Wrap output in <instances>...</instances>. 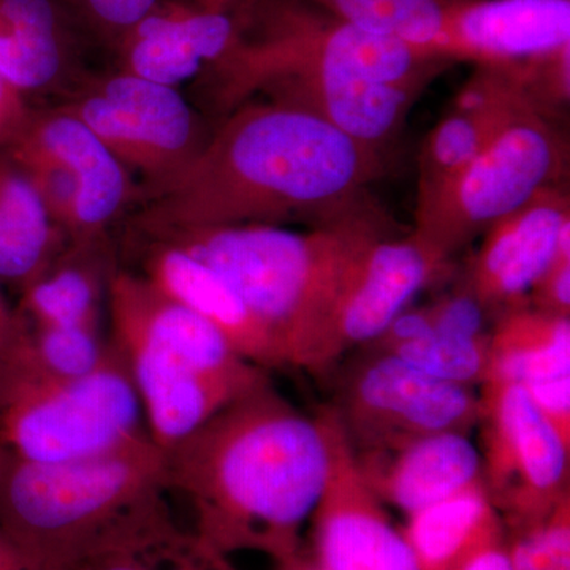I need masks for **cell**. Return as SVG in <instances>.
<instances>
[{"instance_id":"cell-36","label":"cell","mask_w":570,"mask_h":570,"mask_svg":"<svg viewBox=\"0 0 570 570\" xmlns=\"http://www.w3.org/2000/svg\"><path fill=\"white\" fill-rule=\"evenodd\" d=\"M450 570H512L505 535L480 547Z\"/></svg>"},{"instance_id":"cell-7","label":"cell","mask_w":570,"mask_h":570,"mask_svg":"<svg viewBox=\"0 0 570 570\" xmlns=\"http://www.w3.org/2000/svg\"><path fill=\"white\" fill-rule=\"evenodd\" d=\"M568 168L561 126L523 104L449 189L414 213L412 235L450 262L540 190L568 183Z\"/></svg>"},{"instance_id":"cell-5","label":"cell","mask_w":570,"mask_h":570,"mask_svg":"<svg viewBox=\"0 0 570 570\" xmlns=\"http://www.w3.org/2000/svg\"><path fill=\"white\" fill-rule=\"evenodd\" d=\"M453 63L377 36L299 0H246L234 50L209 70L225 115L276 86L307 78H360L425 89Z\"/></svg>"},{"instance_id":"cell-17","label":"cell","mask_w":570,"mask_h":570,"mask_svg":"<svg viewBox=\"0 0 570 570\" xmlns=\"http://www.w3.org/2000/svg\"><path fill=\"white\" fill-rule=\"evenodd\" d=\"M449 264L412 232L377 239L341 303L326 367L335 366L347 352L373 343L393 318L411 307L420 292L442 276Z\"/></svg>"},{"instance_id":"cell-37","label":"cell","mask_w":570,"mask_h":570,"mask_svg":"<svg viewBox=\"0 0 570 570\" xmlns=\"http://www.w3.org/2000/svg\"><path fill=\"white\" fill-rule=\"evenodd\" d=\"M0 570H47L0 531Z\"/></svg>"},{"instance_id":"cell-13","label":"cell","mask_w":570,"mask_h":570,"mask_svg":"<svg viewBox=\"0 0 570 570\" xmlns=\"http://www.w3.org/2000/svg\"><path fill=\"white\" fill-rule=\"evenodd\" d=\"M568 234V183L554 184L480 236L482 242L469 261L461 284L494 321L530 306L532 287L547 272Z\"/></svg>"},{"instance_id":"cell-23","label":"cell","mask_w":570,"mask_h":570,"mask_svg":"<svg viewBox=\"0 0 570 570\" xmlns=\"http://www.w3.org/2000/svg\"><path fill=\"white\" fill-rule=\"evenodd\" d=\"M66 63L52 0H0V78L22 96L51 88Z\"/></svg>"},{"instance_id":"cell-33","label":"cell","mask_w":570,"mask_h":570,"mask_svg":"<svg viewBox=\"0 0 570 570\" xmlns=\"http://www.w3.org/2000/svg\"><path fill=\"white\" fill-rule=\"evenodd\" d=\"M539 414L570 449V373L521 385Z\"/></svg>"},{"instance_id":"cell-30","label":"cell","mask_w":570,"mask_h":570,"mask_svg":"<svg viewBox=\"0 0 570 570\" xmlns=\"http://www.w3.org/2000/svg\"><path fill=\"white\" fill-rule=\"evenodd\" d=\"M512 69L531 107L560 126L570 104V45Z\"/></svg>"},{"instance_id":"cell-38","label":"cell","mask_w":570,"mask_h":570,"mask_svg":"<svg viewBox=\"0 0 570 570\" xmlns=\"http://www.w3.org/2000/svg\"><path fill=\"white\" fill-rule=\"evenodd\" d=\"M18 328H20V318L17 316V311L11 309L0 291V356L6 354L7 348L13 343Z\"/></svg>"},{"instance_id":"cell-32","label":"cell","mask_w":570,"mask_h":570,"mask_svg":"<svg viewBox=\"0 0 570 570\" xmlns=\"http://www.w3.org/2000/svg\"><path fill=\"white\" fill-rule=\"evenodd\" d=\"M528 305L550 316L570 318V234L562 238L553 262L532 287Z\"/></svg>"},{"instance_id":"cell-6","label":"cell","mask_w":570,"mask_h":570,"mask_svg":"<svg viewBox=\"0 0 570 570\" xmlns=\"http://www.w3.org/2000/svg\"><path fill=\"white\" fill-rule=\"evenodd\" d=\"M148 436L140 397L112 347L105 365L52 379L0 365V445L14 459L63 463Z\"/></svg>"},{"instance_id":"cell-1","label":"cell","mask_w":570,"mask_h":570,"mask_svg":"<svg viewBox=\"0 0 570 570\" xmlns=\"http://www.w3.org/2000/svg\"><path fill=\"white\" fill-rule=\"evenodd\" d=\"M387 156L291 105L247 102L183 168L135 202L142 239L232 225L336 223L376 204L370 186Z\"/></svg>"},{"instance_id":"cell-16","label":"cell","mask_w":570,"mask_h":570,"mask_svg":"<svg viewBox=\"0 0 570 570\" xmlns=\"http://www.w3.org/2000/svg\"><path fill=\"white\" fill-rule=\"evenodd\" d=\"M570 45V0H468L449 11L431 55L517 67Z\"/></svg>"},{"instance_id":"cell-19","label":"cell","mask_w":570,"mask_h":570,"mask_svg":"<svg viewBox=\"0 0 570 570\" xmlns=\"http://www.w3.org/2000/svg\"><path fill=\"white\" fill-rule=\"evenodd\" d=\"M355 459L371 491L406 515L482 480L479 449L464 433L431 434L397 448L355 452Z\"/></svg>"},{"instance_id":"cell-29","label":"cell","mask_w":570,"mask_h":570,"mask_svg":"<svg viewBox=\"0 0 570 570\" xmlns=\"http://www.w3.org/2000/svg\"><path fill=\"white\" fill-rule=\"evenodd\" d=\"M512 570H570V494L549 515L505 531Z\"/></svg>"},{"instance_id":"cell-10","label":"cell","mask_w":570,"mask_h":570,"mask_svg":"<svg viewBox=\"0 0 570 570\" xmlns=\"http://www.w3.org/2000/svg\"><path fill=\"white\" fill-rule=\"evenodd\" d=\"M66 110L80 118L145 186L174 175L204 146L197 115L174 86L129 71L105 78Z\"/></svg>"},{"instance_id":"cell-2","label":"cell","mask_w":570,"mask_h":570,"mask_svg":"<svg viewBox=\"0 0 570 570\" xmlns=\"http://www.w3.org/2000/svg\"><path fill=\"white\" fill-rule=\"evenodd\" d=\"M167 456L168 490L194 510V535L224 557L255 551L277 566L302 551L316 509L328 441L272 384L239 397Z\"/></svg>"},{"instance_id":"cell-31","label":"cell","mask_w":570,"mask_h":570,"mask_svg":"<svg viewBox=\"0 0 570 570\" xmlns=\"http://www.w3.org/2000/svg\"><path fill=\"white\" fill-rule=\"evenodd\" d=\"M426 309L431 325L438 332L468 337L487 336L490 333L487 328L489 316L463 284L439 296L436 302L426 305Z\"/></svg>"},{"instance_id":"cell-35","label":"cell","mask_w":570,"mask_h":570,"mask_svg":"<svg viewBox=\"0 0 570 570\" xmlns=\"http://www.w3.org/2000/svg\"><path fill=\"white\" fill-rule=\"evenodd\" d=\"M31 115L26 96L0 78V149L17 140Z\"/></svg>"},{"instance_id":"cell-8","label":"cell","mask_w":570,"mask_h":570,"mask_svg":"<svg viewBox=\"0 0 570 570\" xmlns=\"http://www.w3.org/2000/svg\"><path fill=\"white\" fill-rule=\"evenodd\" d=\"M344 371L333 411L355 452L397 448L441 433L471 434L479 393L428 376L385 352L362 348Z\"/></svg>"},{"instance_id":"cell-11","label":"cell","mask_w":570,"mask_h":570,"mask_svg":"<svg viewBox=\"0 0 570 570\" xmlns=\"http://www.w3.org/2000/svg\"><path fill=\"white\" fill-rule=\"evenodd\" d=\"M328 441V474L311 515L313 557L328 570H420L403 532L371 491L332 406L318 412Z\"/></svg>"},{"instance_id":"cell-21","label":"cell","mask_w":570,"mask_h":570,"mask_svg":"<svg viewBox=\"0 0 570 570\" xmlns=\"http://www.w3.org/2000/svg\"><path fill=\"white\" fill-rule=\"evenodd\" d=\"M420 570H450L480 547L504 538L482 480L407 515L401 530Z\"/></svg>"},{"instance_id":"cell-3","label":"cell","mask_w":570,"mask_h":570,"mask_svg":"<svg viewBox=\"0 0 570 570\" xmlns=\"http://www.w3.org/2000/svg\"><path fill=\"white\" fill-rule=\"evenodd\" d=\"M395 223L377 204L306 232L232 225L163 236L212 265L276 341L287 367L321 374L341 303L367 250Z\"/></svg>"},{"instance_id":"cell-14","label":"cell","mask_w":570,"mask_h":570,"mask_svg":"<svg viewBox=\"0 0 570 570\" xmlns=\"http://www.w3.org/2000/svg\"><path fill=\"white\" fill-rule=\"evenodd\" d=\"M245 2L160 0L122 37V70L179 88L214 69L239 39Z\"/></svg>"},{"instance_id":"cell-34","label":"cell","mask_w":570,"mask_h":570,"mask_svg":"<svg viewBox=\"0 0 570 570\" xmlns=\"http://www.w3.org/2000/svg\"><path fill=\"white\" fill-rule=\"evenodd\" d=\"M160 0H80L82 10L89 20L111 36L121 40L130 29H134L148 17Z\"/></svg>"},{"instance_id":"cell-28","label":"cell","mask_w":570,"mask_h":570,"mask_svg":"<svg viewBox=\"0 0 570 570\" xmlns=\"http://www.w3.org/2000/svg\"><path fill=\"white\" fill-rule=\"evenodd\" d=\"M75 570H239L230 558L204 546L181 530L138 549L118 551L82 562Z\"/></svg>"},{"instance_id":"cell-40","label":"cell","mask_w":570,"mask_h":570,"mask_svg":"<svg viewBox=\"0 0 570 570\" xmlns=\"http://www.w3.org/2000/svg\"><path fill=\"white\" fill-rule=\"evenodd\" d=\"M7 459V450L0 445V471H2L3 463H6Z\"/></svg>"},{"instance_id":"cell-4","label":"cell","mask_w":570,"mask_h":570,"mask_svg":"<svg viewBox=\"0 0 570 570\" xmlns=\"http://www.w3.org/2000/svg\"><path fill=\"white\" fill-rule=\"evenodd\" d=\"M168 494L167 456L149 434L63 463H32L7 453L0 531L41 568L75 570L179 531Z\"/></svg>"},{"instance_id":"cell-27","label":"cell","mask_w":570,"mask_h":570,"mask_svg":"<svg viewBox=\"0 0 570 570\" xmlns=\"http://www.w3.org/2000/svg\"><path fill=\"white\" fill-rule=\"evenodd\" d=\"M385 354L395 355L428 376L449 384L475 389L489 379V335L468 337L430 330L389 348Z\"/></svg>"},{"instance_id":"cell-12","label":"cell","mask_w":570,"mask_h":570,"mask_svg":"<svg viewBox=\"0 0 570 570\" xmlns=\"http://www.w3.org/2000/svg\"><path fill=\"white\" fill-rule=\"evenodd\" d=\"M111 343L137 346L183 373L220 379H257L268 371L243 358L219 330L145 276L111 268L107 281Z\"/></svg>"},{"instance_id":"cell-22","label":"cell","mask_w":570,"mask_h":570,"mask_svg":"<svg viewBox=\"0 0 570 570\" xmlns=\"http://www.w3.org/2000/svg\"><path fill=\"white\" fill-rule=\"evenodd\" d=\"M100 246L61 253L21 288L17 316L29 325L97 326L111 268L97 258Z\"/></svg>"},{"instance_id":"cell-25","label":"cell","mask_w":570,"mask_h":570,"mask_svg":"<svg viewBox=\"0 0 570 570\" xmlns=\"http://www.w3.org/2000/svg\"><path fill=\"white\" fill-rule=\"evenodd\" d=\"M111 354V343H105L97 326L29 325L20 318V328L9 351L0 356V365L45 377L75 379L99 370Z\"/></svg>"},{"instance_id":"cell-20","label":"cell","mask_w":570,"mask_h":570,"mask_svg":"<svg viewBox=\"0 0 570 570\" xmlns=\"http://www.w3.org/2000/svg\"><path fill=\"white\" fill-rule=\"evenodd\" d=\"M63 239L31 176L0 149V284L31 283L62 253Z\"/></svg>"},{"instance_id":"cell-39","label":"cell","mask_w":570,"mask_h":570,"mask_svg":"<svg viewBox=\"0 0 570 570\" xmlns=\"http://www.w3.org/2000/svg\"><path fill=\"white\" fill-rule=\"evenodd\" d=\"M277 570H328L325 569L324 566L321 564L313 557V554H303L299 551L296 557L291 558V560L283 562V564L277 566Z\"/></svg>"},{"instance_id":"cell-24","label":"cell","mask_w":570,"mask_h":570,"mask_svg":"<svg viewBox=\"0 0 570 570\" xmlns=\"http://www.w3.org/2000/svg\"><path fill=\"white\" fill-rule=\"evenodd\" d=\"M489 381L527 385L570 373V318L521 307L494 321L489 333Z\"/></svg>"},{"instance_id":"cell-26","label":"cell","mask_w":570,"mask_h":570,"mask_svg":"<svg viewBox=\"0 0 570 570\" xmlns=\"http://www.w3.org/2000/svg\"><path fill=\"white\" fill-rule=\"evenodd\" d=\"M340 20L430 50L450 10L468 0H299ZM430 52V51H428ZM439 58V56H438Z\"/></svg>"},{"instance_id":"cell-18","label":"cell","mask_w":570,"mask_h":570,"mask_svg":"<svg viewBox=\"0 0 570 570\" xmlns=\"http://www.w3.org/2000/svg\"><path fill=\"white\" fill-rule=\"evenodd\" d=\"M142 272L149 283L204 317L243 358L265 371L285 370L276 341L234 285L212 265L165 239H146Z\"/></svg>"},{"instance_id":"cell-9","label":"cell","mask_w":570,"mask_h":570,"mask_svg":"<svg viewBox=\"0 0 570 570\" xmlns=\"http://www.w3.org/2000/svg\"><path fill=\"white\" fill-rule=\"evenodd\" d=\"M480 475L504 521L517 530L549 515L570 494V449L521 385L479 387Z\"/></svg>"},{"instance_id":"cell-15","label":"cell","mask_w":570,"mask_h":570,"mask_svg":"<svg viewBox=\"0 0 570 570\" xmlns=\"http://www.w3.org/2000/svg\"><path fill=\"white\" fill-rule=\"evenodd\" d=\"M9 148L51 157L73 178L77 200L67 235L70 246H102L108 228L137 197L126 165L66 108L41 115L32 112Z\"/></svg>"}]
</instances>
